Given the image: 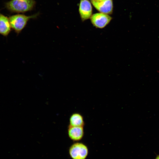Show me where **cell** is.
<instances>
[{"mask_svg": "<svg viewBox=\"0 0 159 159\" xmlns=\"http://www.w3.org/2000/svg\"><path fill=\"white\" fill-rule=\"evenodd\" d=\"M155 159H159V155L156 156Z\"/></svg>", "mask_w": 159, "mask_h": 159, "instance_id": "obj_11", "label": "cell"}, {"mask_svg": "<svg viewBox=\"0 0 159 159\" xmlns=\"http://www.w3.org/2000/svg\"><path fill=\"white\" fill-rule=\"evenodd\" d=\"M90 0L95 8L100 12L108 15L112 13L113 8L112 0H105L100 2Z\"/></svg>", "mask_w": 159, "mask_h": 159, "instance_id": "obj_6", "label": "cell"}, {"mask_svg": "<svg viewBox=\"0 0 159 159\" xmlns=\"http://www.w3.org/2000/svg\"><path fill=\"white\" fill-rule=\"evenodd\" d=\"M88 152L87 146L82 143L78 142L73 144L69 150V155L72 159H86Z\"/></svg>", "mask_w": 159, "mask_h": 159, "instance_id": "obj_3", "label": "cell"}, {"mask_svg": "<svg viewBox=\"0 0 159 159\" xmlns=\"http://www.w3.org/2000/svg\"><path fill=\"white\" fill-rule=\"evenodd\" d=\"M11 30L9 18L0 12V34L6 37Z\"/></svg>", "mask_w": 159, "mask_h": 159, "instance_id": "obj_8", "label": "cell"}, {"mask_svg": "<svg viewBox=\"0 0 159 159\" xmlns=\"http://www.w3.org/2000/svg\"><path fill=\"white\" fill-rule=\"evenodd\" d=\"M79 12L82 21L90 18L92 12V6L90 0H80Z\"/></svg>", "mask_w": 159, "mask_h": 159, "instance_id": "obj_5", "label": "cell"}, {"mask_svg": "<svg viewBox=\"0 0 159 159\" xmlns=\"http://www.w3.org/2000/svg\"><path fill=\"white\" fill-rule=\"evenodd\" d=\"M90 19L94 26L97 28L103 29L109 23L112 18L108 14L100 12L92 14Z\"/></svg>", "mask_w": 159, "mask_h": 159, "instance_id": "obj_4", "label": "cell"}, {"mask_svg": "<svg viewBox=\"0 0 159 159\" xmlns=\"http://www.w3.org/2000/svg\"><path fill=\"white\" fill-rule=\"evenodd\" d=\"M39 14L38 13L31 16L23 14H16L10 16L9 19L11 29L17 34L20 33L31 19L36 18Z\"/></svg>", "mask_w": 159, "mask_h": 159, "instance_id": "obj_2", "label": "cell"}, {"mask_svg": "<svg viewBox=\"0 0 159 159\" xmlns=\"http://www.w3.org/2000/svg\"><path fill=\"white\" fill-rule=\"evenodd\" d=\"M85 125L83 116L79 113H74L70 116L69 125L73 126H83Z\"/></svg>", "mask_w": 159, "mask_h": 159, "instance_id": "obj_9", "label": "cell"}, {"mask_svg": "<svg viewBox=\"0 0 159 159\" xmlns=\"http://www.w3.org/2000/svg\"><path fill=\"white\" fill-rule=\"evenodd\" d=\"M36 4L35 0H11L4 3V7L11 13H25L32 10Z\"/></svg>", "mask_w": 159, "mask_h": 159, "instance_id": "obj_1", "label": "cell"}, {"mask_svg": "<svg viewBox=\"0 0 159 159\" xmlns=\"http://www.w3.org/2000/svg\"><path fill=\"white\" fill-rule=\"evenodd\" d=\"M96 1H98V2H100V1H104L105 0H94Z\"/></svg>", "mask_w": 159, "mask_h": 159, "instance_id": "obj_10", "label": "cell"}, {"mask_svg": "<svg viewBox=\"0 0 159 159\" xmlns=\"http://www.w3.org/2000/svg\"><path fill=\"white\" fill-rule=\"evenodd\" d=\"M67 133L70 139L74 141H79L81 140L84 136V127L73 126L69 125Z\"/></svg>", "mask_w": 159, "mask_h": 159, "instance_id": "obj_7", "label": "cell"}]
</instances>
